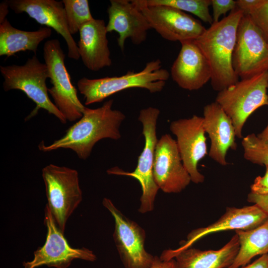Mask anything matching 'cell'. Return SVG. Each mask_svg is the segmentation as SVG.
I'll return each instance as SVG.
<instances>
[{"mask_svg": "<svg viewBox=\"0 0 268 268\" xmlns=\"http://www.w3.org/2000/svg\"><path fill=\"white\" fill-rule=\"evenodd\" d=\"M113 103V100L110 99L97 108L85 107L82 117L67 130L63 137L48 145L42 141L39 149L43 152L70 149L79 158L85 160L100 140L120 139V127L126 117L121 111L112 109Z\"/></svg>", "mask_w": 268, "mask_h": 268, "instance_id": "6da1fadb", "label": "cell"}, {"mask_svg": "<svg viewBox=\"0 0 268 268\" xmlns=\"http://www.w3.org/2000/svg\"><path fill=\"white\" fill-rule=\"evenodd\" d=\"M243 15L236 7L194 40L208 62L210 82L215 91H221L239 81L233 67L232 57L237 28Z\"/></svg>", "mask_w": 268, "mask_h": 268, "instance_id": "7a4b0ae2", "label": "cell"}, {"mask_svg": "<svg viewBox=\"0 0 268 268\" xmlns=\"http://www.w3.org/2000/svg\"><path fill=\"white\" fill-rule=\"evenodd\" d=\"M170 75L168 71L162 68L161 61L156 59L147 63L138 72L129 70L120 76L93 79L83 77L78 80L77 85L83 95L85 104L88 105L131 88H144L151 93L160 92Z\"/></svg>", "mask_w": 268, "mask_h": 268, "instance_id": "3957f363", "label": "cell"}, {"mask_svg": "<svg viewBox=\"0 0 268 268\" xmlns=\"http://www.w3.org/2000/svg\"><path fill=\"white\" fill-rule=\"evenodd\" d=\"M0 71L4 78L5 91L21 90L35 103L36 107L25 120L33 117L43 109L54 115L62 123H67V119L49 98L46 84L49 77L47 65L41 63L36 55L22 65L0 66Z\"/></svg>", "mask_w": 268, "mask_h": 268, "instance_id": "277c9868", "label": "cell"}, {"mask_svg": "<svg viewBox=\"0 0 268 268\" xmlns=\"http://www.w3.org/2000/svg\"><path fill=\"white\" fill-rule=\"evenodd\" d=\"M268 70L218 92L215 101L231 119L238 138L243 137V127L251 115L261 107L268 106Z\"/></svg>", "mask_w": 268, "mask_h": 268, "instance_id": "5b68a950", "label": "cell"}, {"mask_svg": "<svg viewBox=\"0 0 268 268\" xmlns=\"http://www.w3.org/2000/svg\"><path fill=\"white\" fill-rule=\"evenodd\" d=\"M48 207L59 229L65 233L68 219L82 200L78 172L50 164L42 170Z\"/></svg>", "mask_w": 268, "mask_h": 268, "instance_id": "8992f818", "label": "cell"}, {"mask_svg": "<svg viewBox=\"0 0 268 268\" xmlns=\"http://www.w3.org/2000/svg\"><path fill=\"white\" fill-rule=\"evenodd\" d=\"M159 114L160 110L152 107L140 111L138 120L142 125L144 145L134 170L125 172L117 167L107 170L109 174L128 176L138 181L142 194L138 211L142 214L154 209L155 199L159 189L153 175L155 151L158 140L156 136V125Z\"/></svg>", "mask_w": 268, "mask_h": 268, "instance_id": "52a82bcc", "label": "cell"}, {"mask_svg": "<svg viewBox=\"0 0 268 268\" xmlns=\"http://www.w3.org/2000/svg\"><path fill=\"white\" fill-rule=\"evenodd\" d=\"M45 64L47 65L52 86L48 92L54 104L67 121L80 119L85 108L77 96L70 76L65 64V54L60 41L56 39L47 41L43 47Z\"/></svg>", "mask_w": 268, "mask_h": 268, "instance_id": "ba28073f", "label": "cell"}, {"mask_svg": "<svg viewBox=\"0 0 268 268\" xmlns=\"http://www.w3.org/2000/svg\"><path fill=\"white\" fill-rule=\"evenodd\" d=\"M232 65L241 79L268 70V42L249 15L238 25Z\"/></svg>", "mask_w": 268, "mask_h": 268, "instance_id": "9c48e42d", "label": "cell"}, {"mask_svg": "<svg viewBox=\"0 0 268 268\" xmlns=\"http://www.w3.org/2000/svg\"><path fill=\"white\" fill-rule=\"evenodd\" d=\"M102 204L114 217L113 239L125 268H149L154 256L144 248L145 230L123 214L109 199L104 198Z\"/></svg>", "mask_w": 268, "mask_h": 268, "instance_id": "30bf717a", "label": "cell"}, {"mask_svg": "<svg viewBox=\"0 0 268 268\" xmlns=\"http://www.w3.org/2000/svg\"><path fill=\"white\" fill-rule=\"evenodd\" d=\"M146 18L151 29L163 38L180 43L195 40L206 29L192 15L165 5H147L144 0H133Z\"/></svg>", "mask_w": 268, "mask_h": 268, "instance_id": "8fae6325", "label": "cell"}, {"mask_svg": "<svg viewBox=\"0 0 268 268\" xmlns=\"http://www.w3.org/2000/svg\"><path fill=\"white\" fill-rule=\"evenodd\" d=\"M44 222L47 228L44 244L34 252L30 261L23 263V268H37L46 266L55 268H67L75 259L94 262L97 257L91 250L71 247L57 226L51 213L46 205Z\"/></svg>", "mask_w": 268, "mask_h": 268, "instance_id": "7c38bea8", "label": "cell"}, {"mask_svg": "<svg viewBox=\"0 0 268 268\" xmlns=\"http://www.w3.org/2000/svg\"><path fill=\"white\" fill-rule=\"evenodd\" d=\"M169 128L176 137L183 163L192 182L203 183L204 176L198 168L199 162L208 153L203 117L194 115L189 118L173 121Z\"/></svg>", "mask_w": 268, "mask_h": 268, "instance_id": "4fadbf2b", "label": "cell"}, {"mask_svg": "<svg viewBox=\"0 0 268 268\" xmlns=\"http://www.w3.org/2000/svg\"><path fill=\"white\" fill-rule=\"evenodd\" d=\"M154 181L166 193H179L192 182L183 163L176 140L163 134L156 144L153 167Z\"/></svg>", "mask_w": 268, "mask_h": 268, "instance_id": "5bb4252c", "label": "cell"}, {"mask_svg": "<svg viewBox=\"0 0 268 268\" xmlns=\"http://www.w3.org/2000/svg\"><path fill=\"white\" fill-rule=\"evenodd\" d=\"M9 8L15 13L25 12L37 23L52 28L65 39L68 57L78 60L77 44L70 33L62 1L55 0H9Z\"/></svg>", "mask_w": 268, "mask_h": 268, "instance_id": "9a60e30c", "label": "cell"}, {"mask_svg": "<svg viewBox=\"0 0 268 268\" xmlns=\"http://www.w3.org/2000/svg\"><path fill=\"white\" fill-rule=\"evenodd\" d=\"M107 12L108 22L106 25L108 32H116L119 34L117 43L123 51L127 39L135 45L145 41L147 32L151 28L146 18L138 7L129 0H110Z\"/></svg>", "mask_w": 268, "mask_h": 268, "instance_id": "2e32d148", "label": "cell"}, {"mask_svg": "<svg viewBox=\"0 0 268 268\" xmlns=\"http://www.w3.org/2000/svg\"><path fill=\"white\" fill-rule=\"evenodd\" d=\"M181 48L171 68V76L185 90H197L210 81L208 62L194 40L181 42Z\"/></svg>", "mask_w": 268, "mask_h": 268, "instance_id": "e0dca14e", "label": "cell"}, {"mask_svg": "<svg viewBox=\"0 0 268 268\" xmlns=\"http://www.w3.org/2000/svg\"><path fill=\"white\" fill-rule=\"evenodd\" d=\"M202 117L205 133L210 140L208 155L217 163L226 166L228 150L237 148V136L232 121L215 101L204 107Z\"/></svg>", "mask_w": 268, "mask_h": 268, "instance_id": "ac0fdd59", "label": "cell"}, {"mask_svg": "<svg viewBox=\"0 0 268 268\" xmlns=\"http://www.w3.org/2000/svg\"><path fill=\"white\" fill-rule=\"evenodd\" d=\"M268 219V214L254 204L242 208L227 207L225 212L215 222L192 231L175 252L189 248L201 238L213 233L235 230H246L256 228Z\"/></svg>", "mask_w": 268, "mask_h": 268, "instance_id": "d6986e66", "label": "cell"}, {"mask_svg": "<svg viewBox=\"0 0 268 268\" xmlns=\"http://www.w3.org/2000/svg\"><path fill=\"white\" fill-rule=\"evenodd\" d=\"M238 235L235 234L222 248L217 250H201L190 247L175 252L165 250L160 258L163 260L175 258L176 268H229L239 249Z\"/></svg>", "mask_w": 268, "mask_h": 268, "instance_id": "ffe728a7", "label": "cell"}, {"mask_svg": "<svg viewBox=\"0 0 268 268\" xmlns=\"http://www.w3.org/2000/svg\"><path fill=\"white\" fill-rule=\"evenodd\" d=\"M78 53L84 65L96 71L112 65L106 25L102 19L94 18L80 29Z\"/></svg>", "mask_w": 268, "mask_h": 268, "instance_id": "44dd1931", "label": "cell"}, {"mask_svg": "<svg viewBox=\"0 0 268 268\" xmlns=\"http://www.w3.org/2000/svg\"><path fill=\"white\" fill-rule=\"evenodd\" d=\"M51 34V28L48 27L30 31L17 29L6 18L0 24V56L8 58L26 51H32L36 55L40 43Z\"/></svg>", "mask_w": 268, "mask_h": 268, "instance_id": "7402d4cb", "label": "cell"}, {"mask_svg": "<svg viewBox=\"0 0 268 268\" xmlns=\"http://www.w3.org/2000/svg\"><path fill=\"white\" fill-rule=\"evenodd\" d=\"M235 231L239 238L240 247L229 268L243 267L254 257L268 253V219L253 229Z\"/></svg>", "mask_w": 268, "mask_h": 268, "instance_id": "603a6c76", "label": "cell"}, {"mask_svg": "<svg viewBox=\"0 0 268 268\" xmlns=\"http://www.w3.org/2000/svg\"><path fill=\"white\" fill-rule=\"evenodd\" d=\"M147 5H165L193 14L203 22L211 25L212 15L209 6L211 0H144Z\"/></svg>", "mask_w": 268, "mask_h": 268, "instance_id": "cb8c5ba5", "label": "cell"}, {"mask_svg": "<svg viewBox=\"0 0 268 268\" xmlns=\"http://www.w3.org/2000/svg\"><path fill=\"white\" fill-rule=\"evenodd\" d=\"M69 31L71 35L79 32L81 27L94 19L87 0H63Z\"/></svg>", "mask_w": 268, "mask_h": 268, "instance_id": "d4e9b609", "label": "cell"}, {"mask_svg": "<svg viewBox=\"0 0 268 268\" xmlns=\"http://www.w3.org/2000/svg\"><path fill=\"white\" fill-rule=\"evenodd\" d=\"M241 144L246 160L254 164L268 166V143L252 133L243 137Z\"/></svg>", "mask_w": 268, "mask_h": 268, "instance_id": "484cf974", "label": "cell"}, {"mask_svg": "<svg viewBox=\"0 0 268 268\" xmlns=\"http://www.w3.org/2000/svg\"><path fill=\"white\" fill-rule=\"evenodd\" d=\"M249 15L268 42V0H262Z\"/></svg>", "mask_w": 268, "mask_h": 268, "instance_id": "4316f807", "label": "cell"}, {"mask_svg": "<svg viewBox=\"0 0 268 268\" xmlns=\"http://www.w3.org/2000/svg\"><path fill=\"white\" fill-rule=\"evenodd\" d=\"M213 23L219 21L221 15L236 8V1L233 0H211Z\"/></svg>", "mask_w": 268, "mask_h": 268, "instance_id": "83f0119b", "label": "cell"}, {"mask_svg": "<svg viewBox=\"0 0 268 268\" xmlns=\"http://www.w3.org/2000/svg\"><path fill=\"white\" fill-rule=\"evenodd\" d=\"M266 172L264 176L256 178L251 185V193L259 195H268V166H266Z\"/></svg>", "mask_w": 268, "mask_h": 268, "instance_id": "f1b7e54d", "label": "cell"}, {"mask_svg": "<svg viewBox=\"0 0 268 268\" xmlns=\"http://www.w3.org/2000/svg\"><path fill=\"white\" fill-rule=\"evenodd\" d=\"M262 0H237L236 7L243 11L244 15H250L262 2Z\"/></svg>", "mask_w": 268, "mask_h": 268, "instance_id": "f546056e", "label": "cell"}, {"mask_svg": "<svg viewBox=\"0 0 268 268\" xmlns=\"http://www.w3.org/2000/svg\"><path fill=\"white\" fill-rule=\"evenodd\" d=\"M247 200L258 206L261 209L268 214V195H259L250 193Z\"/></svg>", "mask_w": 268, "mask_h": 268, "instance_id": "4dcf8cb0", "label": "cell"}, {"mask_svg": "<svg viewBox=\"0 0 268 268\" xmlns=\"http://www.w3.org/2000/svg\"><path fill=\"white\" fill-rule=\"evenodd\" d=\"M149 268H176L175 260L174 259L163 260L160 257L155 256Z\"/></svg>", "mask_w": 268, "mask_h": 268, "instance_id": "1f68e13d", "label": "cell"}, {"mask_svg": "<svg viewBox=\"0 0 268 268\" xmlns=\"http://www.w3.org/2000/svg\"><path fill=\"white\" fill-rule=\"evenodd\" d=\"M238 268H268V253L261 256L252 263Z\"/></svg>", "mask_w": 268, "mask_h": 268, "instance_id": "d6a6232c", "label": "cell"}, {"mask_svg": "<svg viewBox=\"0 0 268 268\" xmlns=\"http://www.w3.org/2000/svg\"><path fill=\"white\" fill-rule=\"evenodd\" d=\"M9 7L8 0L1 2L0 4V24L5 19L8 13V8Z\"/></svg>", "mask_w": 268, "mask_h": 268, "instance_id": "836d02e7", "label": "cell"}, {"mask_svg": "<svg viewBox=\"0 0 268 268\" xmlns=\"http://www.w3.org/2000/svg\"><path fill=\"white\" fill-rule=\"evenodd\" d=\"M257 136L261 140L268 143V122L266 128L258 134Z\"/></svg>", "mask_w": 268, "mask_h": 268, "instance_id": "e575fe53", "label": "cell"}]
</instances>
